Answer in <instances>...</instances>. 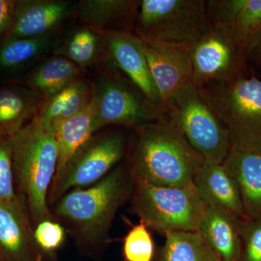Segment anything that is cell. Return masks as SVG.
Returning a JSON list of instances; mask_svg holds the SVG:
<instances>
[{"instance_id":"obj_26","label":"cell","mask_w":261,"mask_h":261,"mask_svg":"<svg viewBox=\"0 0 261 261\" xmlns=\"http://www.w3.org/2000/svg\"><path fill=\"white\" fill-rule=\"evenodd\" d=\"M123 256L125 261L154 260L153 239L142 221L132 226L123 239Z\"/></svg>"},{"instance_id":"obj_10","label":"cell","mask_w":261,"mask_h":261,"mask_svg":"<svg viewBox=\"0 0 261 261\" xmlns=\"http://www.w3.org/2000/svg\"><path fill=\"white\" fill-rule=\"evenodd\" d=\"M192 83L197 87L231 80L245 73L246 49L233 28L211 27L189 45Z\"/></svg>"},{"instance_id":"obj_24","label":"cell","mask_w":261,"mask_h":261,"mask_svg":"<svg viewBox=\"0 0 261 261\" xmlns=\"http://www.w3.org/2000/svg\"><path fill=\"white\" fill-rule=\"evenodd\" d=\"M54 35L5 39L0 43V70L23 69L44 56L54 43Z\"/></svg>"},{"instance_id":"obj_29","label":"cell","mask_w":261,"mask_h":261,"mask_svg":"<svg viewBox=\"0 0 261 261\" xmlns=\"http://www.w3.org/2000/svg\"><path fill=\"white\" fill-rule=\"evenodd\" d=\"M11 140L0 137V203L16 200Z\"/></svg>"},{"instance_id":"obj_12","label":"cell","mask_w":261,"mask_h":261,"mask_svg":"<svg viewBox=\"0 0 261 261\" xmlns=\"http://www.w3.org/2000/svg\"><path fill=\"white\" fill-rule=\"evenodd\" d=\"M108 59L160 108L163 102L152 78L142 39L134 32L100 33Z\"/></svg>"},{"instance_id":"obj_21","label":"cell","mask_w":261,"mask_h":261,"mask_svg":"<svg viewBox=\"0 0 261 261\" xmlns=\"http://www.w3.org/2000/svg\"><path fill=\"white\" fill-rule=\"evenodd\" d=\"M92 98V82L82 79L54 97L44 100L35 120L42 126L51 129L56 123L82 112L88 107Z\"/></svg>"},{"instance_id":"obj_5","label":"cell","mask_w":261,"mask_h":261,"mask_svg":"<svg viewBox=\"0 0 261 261\" xmlns=\"http://www.w3.org/2000/svg\"><path fill=\"white\" fill-rule=\"evenodd\" d=\"M163 109L204 161L223 163L231 147L229 133L197 86L192 82L184 85Z\"/></svg>"},{"instance_id":"obj_18","label":"cell","mask_w":261,"mask_h":261,"mask_svg":"<svg viewBox=\"0 0 261 261\" xmlns=\"http://www.w3.org/2000/svg\"><path fill=\"white\" fill-rule=\"evenodd\" d=\"M242 218L224 209L207 206L197 231L219 261H239L240 251L239 224Z\"/></svg>"},{"instance_id":"obj_25","label":"cell","mask_w":261,"mask_h":261,"mask_svg":"<svg viewBox=\"0 0 261 261\" xmlns=\"http://www.w3.org/2000/svg\"><path fill=\"white\" fill-rule=\"evenodd\" d=\"M157 261H219L200 233L195 231H169Z\"/></svg>"},{"instance_id":"obj_2","label":"cell","mask_w":261,"mask_h":261,"mask_svg":"<svg viewBox=\"0 0 261 261\" xmlns=\"http://www.w3.org/2000/svg\"><path fill=\"white\" fill-rule=\"evenodd\" d=\"M125 163L136 181L184 187L193 183L204 159L167 116L134 128Z\"/></svg>"},{"instance_id":"obj_16","label":"cell","mask_w":261,"mask_h":261,"mask_svg":"<svg viewBox=\"0 0 261 261\" xmlns=\"http://www.w3.org/2000/svg\"><path fill=\"white\" fill-rule=\"evenodd\" d=\"M141 0H81L75 16L99 33L134 32Z\"/></svg>"},{"instance_id":"obj_31","label":"cell","mask_w":261,"mask_h":261,"mask_svg":"<svg viewBox=\"0 0 261 261\" xmlns=\"http://www.w3.org/2000/svg\"><path fill=\"white\" fill-rule=\"evenodd\" d=\"M16 0H0V43L9 28Z\"/></svg>"},{"instance_id":"obj_20","label":"cell","mask_w":261,"mask_h":261,"mask_svg":"<svg viewBox=\"0 0 261 261\" xmlns=\"http://www.w3.org/2000/svg\"><path fill=\"white\" fill-rule=\"evenodd\" d=\"M87 70L63 57L55 56L40 62L23 78L15 82L47 100L84 78Z\"/></svg>"},{"instance_id":"obj_6","label":"cell","mask_w":261,"mask_h":261,"mask_svg":"<svg viewBox=\"0 0 261 261\" xmlns=\"http://www.w3.org/2000/svg\"><path fill=\"white\" fill-rule=\"evenodd\" d=\"M129 201L140 221L163 234L197 231L207 206L193 183L184 187H160L135 180Z\"/></svg>"},{"instance_id":"obj_17","label":"cell","mask_w":261,"mask_h":261,"mask_svg":"<svg viewBox=\"0 0 261 261\" xmlns=\"http://www.w3.org/2000/svg\"><path fill=\"white\" fill-rule=\"evenodd\" d=\"M193 184L207 206L224 209L247 219L238 185L222 163L204 161Z\"/></svg>"},{"instance_id":"obj_3","label":"cell","mask_w":261,"mask_h":261,"mask_svg":"<svg viewBox=\"0 0 261 261\" xmlns=\"http://www.w3.org/2000/svg\"><path fill=\"white\" fill-rule=\"evenodd\" d=\"M10 140L17 194L25 201L33 226L54 220L47 203L58 163L53 130L34 118Z\"/></svg>"},{"instance_id":"obj_7","label":"cell","mask_w":261,"mask_h":261,"mask_svg":"<svg viewBox=\"0 0 261 261\" xmlns=\"http://www.w3.org/2000/svg\"><path fill=\"white\" fill-rule=\"evenodd\" d=\"M229 133L231 144L261 145V81L242 74L198 87Z\"/></svg>"},{"instance_id":"obj_19","label":"cell","mask_w":261,"mask_h":261,"mask_svg":"<svg viewBox=\"0 0 261 261\" xmlns=\"http://www.w3.org/2000/svg\"><path fill=\"white\" fill-rule=\"evenodd\" d=\"M44 99L12 82L0 87V137L11 138L36 118Z\"/></svg>"},{"instance_id":"obj_8","label":"cell","mask_w":261,"mask_h":261,"mask_svg":"<svg viewBox=\"0 0 261 261\" xmlns=\"http://www.w3.org/2000/svg\"><path fill=\"white\" fill-rule=\"evenodd\" d=\"M210 29L205 0H141L135 34L145 42L189 46Z\"/></svg>"},{"instance_id":"obj_11","label":"cell","mask_w":261,"mask_h":261,"mask_svg":"<svg viewBox=\"0 0 261 261\" xmlns=\"http://www.w3.org/2000/svg\"><path fill=\"white\" fill-rule=\"evenodd\" d=\"M75 6L74 2L67 0H16L11 23L3 40L54 35L75 15Z\"/></svg>"},{"instance_id":"obj_22","label":"cell","mask_w":261,"mask_h":261,"mask_svg":"<svg viewBox=\"0 0 261 261\" xmlns=\"http://www.w3.org/2000/svg\"><path fill=\"white\" fill-rule=\"evenodd\" d=\"M54 54L66 58L84 70L107 58L102 34L84 25L70 33L55 49Z\"/></svg>"},{"instance_id":"obj_14","label":"cell","mask_w":261,"mask_h":261,"mask_svg":"<svg viewBox=\"0 0 261 261\" xmlns=\"http://www.w3.org/2000/svg\"><path fill=\"white\" fill-rule=\"evenodd\" d=\"M142 43L163 107L174 92L192 82L189 46L145 41Z\"/></svg>"},{"instance_id":"obj_9","label":"cell","mask_w":261,"mask_h":261,"mask_svg":"<svg viewBox=\"0 0 261 261\" xmlns=\"http://www.w3.org/2000/svg\"><path fill=\"white\" fill-rule=\"evenodd\" d=\"M128 142L120 129L94 134L55 176L47 197L49 208L68 192L92 186L111 172L126 157Z\"/></svg>"},{"instance_id":"obj_28","label":"cell","mask_w":261,"mask_h":261,"mask_svg":"<svg viewBox=\"0 0 261 261\" xmlns=\"http://www.w3.org/2000/svg\"><path fill=\"white\" fill-rule=\"evenodd\" d=\"M239 261H261V219H241Z\"/></svg>"},{"instance_id":"obj_27","label":"cell","mask_w":261,"mask_h":261,"mask_svg":"<svg viewBox=\"0 0 261 261\" xmlns=\"http://www.w3.org/2000/svg\"><path fill=\"white\" fill-rule=\"evenodd\" d=\"M233 29L248 53L261 30V0H245L235 19Z\"/></svg>"},{"instance_id":"obj_32","label":"cell","mask_w":261,"mask_h":261,"mask_svg":"<svg viewBox=\"0 0 261 261\" xmlns=\"http://www.w3.org/2000/svg\"><path fill=\"white\" fill-rule=\"evenodd\" d=\"M250 54H253L261 63V30L257 34L255 39H254L251 46L249 48L247 56Z\"/></svg>"},{"instance_id":"obj_4","label":"cell","mask_w":261,"mask_h":261,"mask_svg":"<svg viewBox=\"0 0 261 261\" xmlns=\"http://www.w3.org/2000/svg\"><path fill=\"white\" fill-rule=\"evenodd\" d=\"M99 76L92 84L94 134L108 125L134 128L167 118L108 59L102 62Z\"/></svg>"},{"instance_id":"obj_30","label":"cell","mask_w":261,"mask_h":261,"mask_svg":"<svg viewBox=\"0 0 261 261\" xmlns=\"http://www.w3.org/2000/svg\"><path fill=\"white\" fill-rule=\"evenodd\" d=\"M65 228L55 220L41 221L34 227L36 243L47 256L51 257L65 243Z\"/></svg>"},{"instance_id":"obj_15","label":"cell","mask_w":261,"mask_h":261,"mask_svg":"<svg viewBox=\"0 0 261 261\" xmlns=\"http://www.w3.org/2000/svg\"><path fill=\"white\" fill-rule=\"evenodd\" d=\"M238 185L247 219H261V145L231 144L222 163Z\"/></svg>"},{"instance_id":"obj_23","label":"cell","mask_w":261,"mask_h":261,"mask_svg":"<svg viewBox=\"0 0 261 261\" xmlns=\"http://www.w3.org/2000/svg\"><path fill=\"white\" fill-rule=\"evenodd\" d=\"M94 107L91 100L88 107L82 112L53 126L58 150L56 176L77 149L94 135Z\"/></svg>"},{"instance_id":"obj_1","label":"cell","mask_w":261,"mask_h":261,"mask_svg":"<svg viewBox=\"0 0 261 261\" xmlns=\"http://www.w3.org/2000/svg\"><path fill=\"white\" fill-rule=\"evenodd\" d=\"M134 185L123 161L92 186L63 196L50 207L53 219L65 228L82 255L98 260L109 242L115 216L130 200Z\"/></svg>"},{"instance_id":"obj_13","label":"cell","mask_w":261,"mask_h":261,"mask_svg":"<svg viewBox=\"0 0 261 261\" xmlns=\"http://www.w3.org/2000/svg\"><path fill=\"white\" fill-rule=\"evenodd\" d=\"M23 197L0 203V261H44Z\"/></svg>"}]
</instances>
